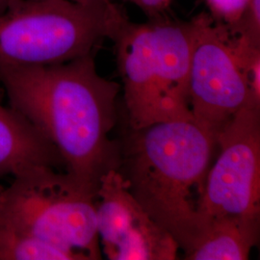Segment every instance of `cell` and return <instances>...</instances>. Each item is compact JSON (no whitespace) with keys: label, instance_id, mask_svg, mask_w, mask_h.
Here are the masks:
<instances>
[{"label":"cell","instance_id":"cell-1","mask_svg":"<svg viewBox=\"0 0 260 260\" xmlns=\"http://www.w3.org/2000/svg\"><path fill=\"white\" fill-rule=\"evenodd\" d=\"M0 85L10 107L55 147L68 176L96 197L101 178L121 162L109 137L121 85L99 74L94 53L54 65L0 67Z\"/></svg>","mask_w":260,"mask_h":260},{"label":"cell","instance_id":"cell-2","mask_svg":"<svg viewBox=\"0 0 260 260\" xmlns=\"http://www.w3.org/2000/svg\"><path fill=\"white\" fill-rule=\"evenodd\" d=\"M213 135L193 121L160 122L131 130L118 170L130 193L185 251L199 231L198 212Z\"/></svg>","mask_w":260,"mask_h":260},{"label":"cell","instance_id":"cell-3","mask_svg":"<svg viewBox=\"0 0 260 260\" xmlns=\"http://www.w3.org/2000/svg\"><path fill=\"white\" fill-rule=\"evenodd\" d=\"M130 129L193 121L189 106L191 21H127L113 40Z\"/></svg>","mask_w":260,"mask_h":260},{"label":"cell","instance_id":"cell-4","mask_svg":"<svg viewBox=\"0 0 260 260\" xmlns=\"http://www.w3.org/2000/svg\"><path fill=\"white\" fill-rule=\"evenodd\" d=\"M127 21L112 0H10L0 14V67L54 65L94 53Z\"/></svg>","mask_w":260,"mask_h":260},{"label":"cell","instance_id":"cell-5","mask_svg":"<svg viewBox=\"0 0 260 260\" xmlns=\"http://www.w3.org/2000/svg\"><path fill=\"white\" fill-rule=\"evenodd\" d=\"M190 21V111L193 122L216 139L240 110L260 107V47L233 37L208 13Z\"/></svg>","mask_w":260,"mask_h":260},{"label":"cell","instance_id":"cell-6","mask_svg":"<svg viewBox=\"0 0 260 260\" xmlns=\"http://www.w3.org/2000/svg\"><path fill=\"white\" fill-rule=\"evenodd\" d=\"M0 184V217L39 240L73 251L84 260L102 259L95 196L66 172L39 165Z\"/></svg>","mask_w":260,"mask_h":260},{"label":"cell","instance_id":"cell-7","mask_svg":"<svg viewBox=\"0 0 260 260\" xmlns=\"http://www.w3.org/2000/svg\"><path fill=\"white\" fill-rule=\"evenodd\" d=\"M216 144L220 154L206 177L198 233L216 219L259 225L260 107L238 112L217 135Z\"/></svg>","mask_w":260,"mask_h":260},{"label":"cell","instance_id":"cell-8","mask_svg":"<svg viewBox=\"0 0 260 260\" xmlns=\"http://www.w3.org/2000/svg\"><path fill=\"white\" fill-rule=\"evenodd\" d=\"M95 214L100 245L109 259H177V241L130 193L118 170L101 178Z\"/></svg>","mask_w":260,"mask_h":260},{"label":"cell","instance_id":"cell-9","mask_svg":"<svg viewBox=\"0 0 260 260\" xmlns=\"http://www.w3.org/2000/svg\"><path fill=\"white\" fill-rule=\"evenodd\" d=\"M39 165L65 169L55 147L19 112L0 103V177Z\"/></svg>","mask_w":260,"mask_h":260},{"label":"cell","instance_id":"cell-10","mask_svg":"<svg viewBox=\"0 0 260 260\" xmlns=\"http://www.w3.org/2000/svg\"><path fill=\"white\" fill-rule=\"evenodd\" d=\"M258 239L257 224L216 219L202 225L184 255L188 260L249 259Z\"/></svg>","mask_w":260,"mask_h":260},{"label":"cell","instance_id":"cell-11","mask_svg":"<svg viewBox=\"0 0 260 260\" xmlns=\"http://www.w3.org/2000/svg\"><path fill=\"white\" fill-rule=\"evenodd\" d=\"M0 260H84L73 251L39 240L0 217Z\"/></svg>","mask_w":260,"mask_h":260},{"label":"cell","instance_id":"cell-12","mask_svg":"<svg viewBox=\"0 0 260 260\" xmlns=\"http://www.w3.org/2000/svg\"><path fill=\"white\" fill-rule=\"evenodd\" d=\"M226 28L233 36L260 47V0H249L239 20L232 27Z\"/></svg>","mask_w":260,"mask_h":260},{"label":"cell","instance_id":"cell-13","mask_svg":"<svg viewBox=\"0 0 260 260\" xmlns=\"http://www.w3.org/2000/svg\"><path fill=\"white\" fill-rule=\"evenodd\" d=\"M211 18L226 27L233 26L246 8L249 0H205Z\"/></svg>","mask_w":260,"mask_h":260},{"label":"cell","instance_id":"cell-14","mask_svg":"<svg viewBox=\"0 0 260 260\" xmlns=\"http://www.w3.org/2000/svg\"><path fill=\"white\" fill-rule=\"evenodd\" d=\"M143 11L149 20H163L169 19L166 14L173 0H123Z\"/></svg>","mask_w":260,"mask_h":260},{"label":"cell","instance_id":"cell-15","mask_svg":"<svg viewBox=\"0 0 260 260\" xmlns=\"http://www.w3.org/2000/svg\"><path fill=\"white\" fill-rule=\"evenodd\" d=\"M10 0H0V14H2L7 8Z\"/></svg>","mask_w":260,"mask_h":260},{"label":"cell","instance_id":"cell-16","mask_svg":"<svg viewBox=\"0 0 260 260\" xmlns=\"http://www.w3.org/2000/svg\"><path fill=\"white\" fill-rule=\"evenodd\" d=\"M70 1L76 2V3H81V4H87V3L93 2V1H94V0H70Z\"/></svg>","mask_w":260,"mask_h":260}]
</instances>
